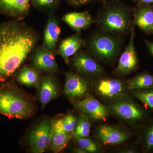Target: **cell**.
Returning <instances> with one entry per match:
<instances>
[{
	"label": "cell",
	"instance_id": "cell-1",
	"mask_svg": "<svg viewBox=\"0 0 153 153\" xmlns=\"http://www.w3.org/2000/svg\"><path fill=\"white\" fill-rule=\"evenodd\" d=\"M34 32L16 23L0 26V80L15 73L27 57L36 42Z\"/></svg>",
	"mask_w": 153,
	"mask_h": 153
},
{
	"label": "cell",
	"instance_id": "cell-2",
	"mask_svg": "<svg viewBox=\"0 0 153 153\" xmlns=\"http://www.w3.org/2000/svg\"><path fill=\"white\" fill-rule=\"evenodd\" d=\"M30 102L12 85L0 87V114L8 117L24 119L33 114Z\"/></svg>",
	"mask_w": 153,
	"mask_h": 153
},
{
	"label": "cell",
	"instance_id": "cell-3",
	"mask_svg": "<svg viewBox=\"0 0 153 153\" xmlns=\"http://www.w3.org/2000/svg\"><path fill=\"white\" fill-rule=\"evenodd\" d=\"M100 25L105 33L121 34L126 33L131 27V18L126 7L114 5L106 8L99 21Z\"/></svg>",
	"mask_w": 153,
	"mask_h": 153
},
{
	"label": "cell",
	"instance_id": "cell-4",
	"mask_svg": "<svg viewBox=\"0 0 153 153\" xmlns=\"http://www.w3.org/2000/svg\"><path fill=\"white\" fill-rule=\"evenodd\" d=\"M110 34H96L89 42V47L93 54L102 60H112L117 56L120 49V40Z\"/></svg>",
	"mask_w": 153,
	"mask_h": 153
},
{
	"label": "cell",
	"instance_id": "cell-5",
	"mask_svg": "<svg viewBox=\"0 0 153 153\" xmlns=\"http://www.w3.org/2000/svg\"><path fill=\"white\" fill-rule=\"evenodd\" d=\"M52 135V122L47 120L40 122L31 131L28 143L32 152H44L49 147Z\"/></svg>",
	"mask_w": 153,
	"mask_h": 153
},
{
	"label": "cell",
	"instance_id": "cell-6",
	"mask_svg": "<svg viewBox=\"0 0 153 153\" xmlns=\"http://www.w3.org/2000/svg\"><path fill=\"white\" fill-rule=\"evenodd\" d=\"M110 109L123 119L135 123L144 122L146 119L144 110L131 101L119 99L111 105Z\"/></svg>",
	"mask_w": 153,
	"mask_h": 153
},
{
	"label": "cell",
	"instance_id": "cell-7",
	"mask_svg": "<svg viewBox=\"0 0 153 153\" xmlns=\"http://www.w3.org/2000/svg\"><path fill=\"white\" fill-rule=\"evenodd\" d=\"M134 27L132 28L129 42L120 56L117 67L115 69V74L119 76H126L131 74L137 69L138 66V59L134 44Z\"/></svg>",
	"mask_w": 153,
	"mask_h": 153
},
{
	"label": "cell",
	"instance_id": "cell-8",
	"mask_svg": "<svg viewBox=\"0 0 153 153\" xmlns=\"http://www.w3.org/2000/svg\"><path fill=\"white\" fill-rule=\"evenodd\" d=\"M76 108L94 120H103L110 114L111 110L93 97L74 102Z\"/></svg>",
	"mask_w": 153,
	"mask_h": 153
},
{
	"label": "cell",
	"instance_id": "cell-9",
	"mask_svg": "<svg viewBox=\"0 0 153 153\" xmlns=\"http://www.w3.org/2000/svg\"><path fill=\"white\" fill-rule=\"evenodd\" d=\"M64 86L65 94L71 99H79L85 96L89 91V84L81 76L68 72L66 74Z\"/></svg>",
	"mask_w": 153,
	"mask_h": 153
},
{
	"label": "cell",
	"instance_id": "cell-10",
	"mask_svg": "<svg viewBox=\"0 0 153 153\" xmlns=\"http://www.w3.org/2000/svg\"><path fill=\"white\" fill-rule=\"evenodd\" d=\"M134 22L145 34L153 35V5L137 6L134 12Z\"/></svg>",
	"mask_w": 153,
	"mask_h": 153
},
{
	"label": "cell",
	"instance_id": "cell-11",
	"mask_svg": "<svg viewBox=\"0 0 153 153\" xmlns=\"http://www.w3.org/2000/svg\"><path fill=\"white\" fill-rule=\"evenodd\" d=\"M96 90L100 95L105 98H117L123 95L125 86L119 79L105 78L98 81Z\"/></svg>",
	"mask_w": 153,
	"mask_h": 153
},
{
	"label": "cell",
	"instance_id": "cell-12",
	"mask_svg": "<svg viewBox=\"0 0 153 153\" xmlns=\"http://www.w3.org/2000/svg\"><path fill=\"white\" fill-rule=\"evenodd\" d=\"M73 62L76 70L81 73L91 75H98L103 73L101 66L84 52L76 53L73 58Z\"/></svg>",
	"mask_w": 153,
	"mask_h": 153
},
{
	"label": "cell",
	"instance_id": "cell-13",
	"mask_svg": "<svg viewBox=\"0 0 153 153\" xmlns=\"http://www.w3.org/2000/svg\"><path fill=\"white\" fill-rule=\"evenodd\" d=\"M38 87L39 100L41 108L44 109L50 101L57 97L58 92V86L52 76H47L42 78Z\"/></svg>",
	"mask_w": 153,
	"mask_h": 153
},
{
	"label": "cell",
	"instance_id": "cell-14",
	"mask_svg": "<svg viewBox=\"0 0 153 153\" xmlns=\"http://www.w3.org/2000/svg\"><path fill=\"white\" fill-rule=\"evenodd\" d=\"M98 138L104 144L116 145L123 143L128 135L119 129L108 125L100 126L97 131Z\"/></svg>",
	"mask_w": 153,
	"mask_h": 153
},
{
	"label": "cell",
	"instance_id": "cell-15",
	"mask_svg": "<svg viewBox=\"0 0 153 153\" xmlns=\"http://www.w3.org/2000/svg\"><path fill=\"white\" fill-rule=\"evenodd\" d=\"M30 10V0H0V10L11 16L24 18Z\"/></svg>",
	"mask_w": 153,
	"mask_h": 153
},
{
	"label": "cell",
	"instance_id": "cell-16",
	"mask_svg": "<svg viewBox=\"0 0 153 153\" xmlns=\"http://www.w3.org/2000/svg\"><path fill=\"white\" fill-rule=\"evenodd\" d=\"M33 62L34 67L41 71H54L58 68L52 52L44 48L36 50L33 56Z\"/></svg>",
	"mask_w": 153,
	"mask_h": 153
},
{
	"label": "cell",
	"instance_id": "cell-17",
	"mask_svg": "<svg viewBox=\"0 0 153 153\" xmlns=\"http://www.w3.org/2000/svg\"><path fill=\"white\" fill-rule=\"evenodd\" d=\"M85 45V42L78 35H74L64 39L61 42L57 53L66 64L69 63V58Z\"/></svg>",
	"mask_w": 153,
	"mask_h": 153
},
{
	"label": "cell",
	"instance_id": "cell-18",
	"mask_svg": "<svg viewBox=\"0 0 153 153\" xmlns=\"http://www.w3.org/2000/svg\"><path fill=\"white\" fill-rule=\"evenodd\" d=\"M62 20L77 33L89 27L93 20L87 12L70 13L63 16Z\"/></svg>",
	"mask_w": 153,
	"mask_h": 153
},
{
	"label": "cell",
	"instance_id": "cell-19",
	"mask_svg": "<svg viewBox=\"0 0 153 153\" xmlns=\"http://www.w3.org/2000/svg\"><path fill=\"white\" fill-rule=\"evenodd\" d=\"M61 30L57 20L53 16L49 17L44 34L43 47L44 49L52 52L56 45Z\"/></svg>",
	"mask_w": 153,
	"mask_h": 153
},
{
	"label": "cell",
	"instance_id": "cell-20",
	"mask_svg": "<svg viewBox=\"0 0 153 153\" xmlns=\"http://www.w3.org/2000/svg\"><path fill=\"white\" fill-rule=\"evenodd\" d=\"M128 90L146 89L153 86V75L148 72H143L127 81Z\"/></svg>",
	"mask_w": 153,
	"mask_h": 153
},
{
	"label": "cell",
	"instance_id": "cell-21",
	"mask_svg": "<svg viewBox=\"0 0 153 153\" xmlns=\"http://www.w3.org/2000/svg\"><path fill=\"white\" fill-rule=\"evenodd\" d=\"M17 79L20 84L30 87H38L40 82L37 71L28 66H25L20 71Z\"/></svg>",
	"mask_w": 153,
	"mask_h": 153
},
{
	"label": "cell",
	"instance_id": "cell-22",
	"mask_svg": "<svg viewBox=\"0 0 153 153\" xmlns=\"http://www.w3.org/2000/svg\"><path fill=\"white\" fill-rule=\"evenodd\" d=\"M73 134L74 132L52 131V139L49 146L51 150L55 153L62 151L66 147Z\"/></svg>",
	"mask_w": 153,
	"mask_h": 153
},
{
	"label": "cell",
	"instance_id": "cell-23",
	"mask_svg": "<svg viewBox=\"0 0 153 153\" xmlns=\"http://www.w3.org/2000/svg\"><path fill=\"white\" fill-rule=\"evenodd\" d=\"M77 119L73 114H68L52 122V131L74 132Z\"/></svg>",
	"mask_w": 153,
	"mask_h": 153
},
{
	"label": "cell",
	"instance_id": "cell-24",
	"mask_svg": "<svg viewBox=\"0 0 153 153\" xmlns=\"http://www.w3.org/2000/svg\"><path fill=\"white\" fill-rule=\"evenodd\" d=\"M90 128L89 118L85 115H80L74 130L73 137H87L90 134Z\"/></svg>",
	"mask_w": 153,
	"mask_h": 153
},
{
	"label": "cell",
	"instance_id": "cell-25",
	"mask_svg": "<svg viewBox=\"0 0 153 153\" xmlns=\"http://www.w3.org/2000/svg\"><path fill=\"white\" fill-rule=\"evenodd\" d=\"M133 91L134 96L153 111V86L146 89Z\"/></svg>",
	"mask_w": 153,
	"mask_h": 153
},
{
	"label": "cell",
	"instance_id": "cell-26",
	"mask_svg": "<svg viewBox=\"0 0 153 153\" xmlns=\"http://www.w3.org/2000/svg\"><path fill=\"white\" fill-rule=\"evenodd\" d=\"M142 143L145 151H153V121L146 127L142 137Z\"/></svg>",
	"mask_w": 153,
	"mask_h": 153
},
{
	"label": "cell",
	"instance_id": "cell-27",
	"mask_svg": "<svg viewBox=\"0 0 153 153\" xmlns=\"http://www.w3.org/2000/svg\"><path fill=\"white\" fill-rule=\"evenodd\" d=\"M76 140L78 147L84 152L94 153L97 152L98 148L92 140L86 137H74Z\"/></svg>",
	"mask_w": 153,
	"mask_h": 153
},
{
	"label": "cell",
	"instance_id": "cell-28",
	"mask_svg": "<svg viewBox=\"0 0 153 153\" xmlns=\"http://www.w3.org/2000/svg\"><path fill=\"white\" fill-rule=\"evenodd\" d=\"M34 6L40 8H49L55 7L60 0H31Z\"/></svg>",
	"mask_w": 153,
	"mask_h": 153
},
{
	"label": "cell",
	"instance_id": "cell-29",
	"mask_svg": "<svg viewBox=\"0 0 153 153\" xmlns=\"http://www.w3.org/2000/svg\"><path fill=\"white\" fill-rule=\"evenodd\" d=\"M68 2L71 5L74 6H79L84 4L88 2L90 0H67Z\"/></svg>",
	"mask_w": 153,
	"mask_h": 153
},
{
	"label": "cell",
	"instance_id": "cell-30",
	"mask_svg": "<svg viewBox=\"0 0 153 153\" xmlns=\"http://www.w3.org/2000/svg\"><path fill=\"white\" fill-rule=\"evenodd\" d=\"M145 44L149 52L153 56V42L145 40Z\"/></svg>",
	"mask_w": 153,
	"mask_h": 153
},
{
	"label": "cell",
	"instance_id": "cell-31",
	"mask_svg": "<svg viewBox=\"0 0 153 153\" xmlns=\"http://www.w3.org/2000/svg\"><path fill=\"white\" fill-rule=\"evenodd\" d=\"M144 4H153V0H139L137 6Z\"/></svg>",
	"mask_w": 153,
	"mask_h": 153
}]
</instances>
